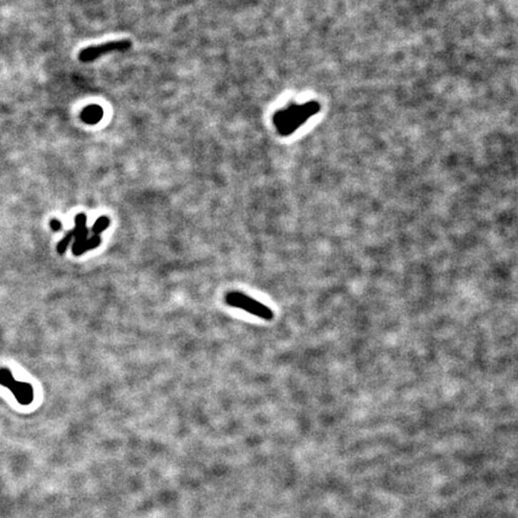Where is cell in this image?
<instances>
[{
	"mask_svg": "<svg viewBox=\"0 0 518 518\" xmlns=\"http://www.w3.org/2000/svg\"><path fill=\"white\" fill-rule=\"evenodd\" d=\"M225 303L232 308H240L243 311L257 315L262 320H271L274 318V312L271 311L270 308L244 293L239 292L228 293L225 295Z\"/></svg>",
	"mask_w": 518,
	"mask_h": 518,
	"instance_id": "6da1fadb",
	"label": "cell"
},
{
	"mask_svg": "<svg viewBox=\"0 0 518 518\" xmlns=\"http://www.w3.org/2000/svg\"><path fill=\"white\" fill-rule=\"evenodd\" d=\"M131 47V42L128 40H121V41H111L102 44V45L91 46L79 52V61L83 63H89L95 61L103 54L112 52H125Z\"/></svg>",
	"mask_w": 518,
	"mask_h": 518,
	"instance_id": "7a4b0ae2",
	"label": "cell"
},
{
	"mask_svg": "<svg viewBox=\"0 0 518 518\" xmlns=\"http://www.w3.org/2000/svg\"><path fill=\"white\" fill-rule=\"evenodd\" d=\"M320 111V105L318 102L311 101L300 105L298 112L294 114L292 119L285 126L278 128V133L281 136L292 135L293 132L297 131L298 128H300L301 125L306 123L312 116H315V113H318Z\"/></svg>",
	"mask_w": 518,
	"mask_h": 518,
	"instance_id": "3957f363",
	"label": "cell"
},
{
	"mask_svg": "<svg viewBox=\"0 0 518 518\" xmlns=\"http://www.w3.org/2000/svg\"><path fill=\"white\" fill-rule=\"evenodd\" d=\"M8 389L11 390L12 394L15 395L16 400L23 406H28L33 402L34 391H33V387H31V384L21 383V382L14 380L9 385Z\"/></svg>",
	"mask_w": 518,
	"mask_h": 518,
	"instance_id": "277c9868",
	"label": "cell"
},
{
	"mask_svg": "<svg viewBox=\"0 0 518 518\" xmlns=\"http://www.w3.org/2000/svg\"><path fill=\"white\" fill-rule=\"evenodd\" d=\"M299 107H300V105L293 103V105L288 106L287 108L278 111L274 116V124L276 125V128H280L285 126L292 119L294 114L298 112Z\"/></svg>",
	"mask_w": 518,
	"mask_h": 518,
	"instance_id": "5b68a950",
	"label": "cell"
},
{
	"mask_svg": "<svg viewBox=\"0 0 518 518\" xmlns=\"http://www.w3.org/2000/svg\"><path fill=\"white\" fill-rule=\"evenodd\" d=\"M109 225H111L109 218H107V216H101V218H98V221L95 222L93 227H91V232L94 233V235H100L103 230L108 228Z\"/></svg>",
	"mask_w": 518,
	"mask_h": 518,
	"instance_id": "8992f818",
	"label": "cell"
},
{
	"mask_svg": "<svg viewBox=\"0 0 518 518\" xmlns=\"http://www.w3.org/2000/svg\"><path fill=\"white\" fill-rule=\"evenodd\" d=\"M14 380H14V377H12L11 372L6 370V368L0 370V385L8 387L9 385L14 382Z\"/></svg>",
	"mask_w": 518,
	"mask_h": 518,
	"instance_id": "52a82bcc",
	"label": "cell"
},
{
	"mask_svg": "<svg viewBox=\"0 0 518 518\" xmlns=\"http://www.w3.org/2000/svg\"><path fill=\"white\" fill-rule=\"evenodd\" d=\"M72 238H73V234H72V232H70L68 235H65V237L63 238V240H61L59 244L56 245V251H58V253H61V255L65 253V251L68 250V244H70V241L72 240Z\"/></svg>",
	"mask_w": 518,
	"mask_h": 518,
	"instance_id": "ba28073f",
	"label": "cell"
},
{
	"mask_svg": "<svg viewBox=\"0 0 518 518\" xmlns=\"http://www.w3.org/2000/svg\"><path fill=\"white\" fill-rule=\"evenodd\" d=\"M100 244H101V237L100 235H93L91 238H88L86 241V252L98 248Z\"/></svg>",
	"mask_w": 518,
	"mask_h": 518,
	"instance_id": "9c48e42d",
	"label": "cell"
},
{
	"mask_svg": "<svg viewBox=\"0 0 518 518\" xmlns=\"http://www.w3.org/2000/svg\"><path fill=\"white\" fill-rule=\"evenodd\" d=\"M86 214H78L75 218V228H86Z\"/></svg>",
	"mask_w": 518,
	"mask_h": 518,
	"instance_id": "30bf717a",
	"label": "cell"
},
{
	"mask_svg": "<svg viewBox=\"0 0 518 518\" xmlns=\"http://www.w3.org/2000/svg\"><path fill=\"white\" fill-rule=\"evenodd\" d=\"M49 225H51V228H52V230H54V232H58V230H61V221H59V220H56V218H53L51 223H49Z\"/></svg>",
	"mask_w": 518,
	"mask_h": 518,
	"instance_id": "8fae6325",
	"label": "cell"
}]
</instances>
